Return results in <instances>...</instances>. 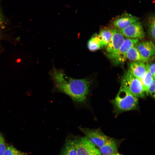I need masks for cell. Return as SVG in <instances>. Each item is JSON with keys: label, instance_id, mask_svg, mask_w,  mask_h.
<instances>
[{"label": "cell", "instance_id": "cell-8", "mask_svg": "<svg viewBox=\"0 0 155 155\" xmlns=\"http://www.w3.org/2000/svg\"><path fill=\"white\" fill-rule=\"evenodd\" d=\"M124 36L128 38L142 39L144 37L145 33L142 25L138 21L126 28L118 30Z\"/></svg>", "mask_w": 155, "mask_h": 155}, {"label": "cell", "instance_id": "cell-22", "mask_svg": "<svg viewBox=\"0 0 155 155\" xmlns=\"http://www.w3.org/2000/svg\"><path fill=\"white\" fill-rule=\"evenodd\" d=\"M149 94H150L152 97H155V80L153 81L150 85L148 90Z\"/></svg>", "mask_w": 155, "mask_h": 155}, {"label": "cell", "instance_id": "cell-9", "mask_svg": "<svg viewBox=\"0 0 155 155\" xmlns=\"http://www.w3.org/2000/svg\"><path fill=\"white\" fill-rule=\"evenodd\" d=\"M139 19V18L125 12L114 18L111 24L113 29L119 30L138 21Z\"/></svg>", "mask_w": 155, "mask_h": 155}, {"label": "cell", "instance_id": "cell-16", "mask_svg": "<svg viewBox=\"0 0 155 155\" xmlns=\"http://www.w3.org/2000/svg\"><path fill=\"white\" fill-rule=\"evenodd\" d=\"M155 79L152 75L148 71L143 78L140 80L145 95H148L149 87Z\"/></svg>", "mask_w": 155, "mask_h": 155}, {"label": "cell", "instance_id": "cell-6", "mask_svg": "<svg viewBox=\"0 0 155 155\" xmlns=\"http://www.w3.org/2000/svg\"><path fill=\"white\" fill-rule=\"evenodd\" d=\"M79 128L91 142L99 148L104 145L108 138L98 129H90L85 127Z\"/></svg>", "mask_w": 155, "mask_h": 155}, {"label": "cell", "instance_id": "cell-5", "mask_svg": "<svg viewBox=\"0 0 155 155\" xmlns=\"http://www.w3.org/2000/svg\"><path fill=\"white\" fill-rule=\"evenodd\" d=\"M74 141L78 155H101L99 150L86 137Z\"/></svg>", "mask_w": 155, "mask_h": 155}, {"label": "cell", "instance_id": "cell-24", "mask_svg": "<svg viewBox=\"0 0 155 155\" xmlns=\"http://www.w3.org/2000/svg\"><path fill=\"white\" fill-rule=\"evenodd\" d=\"M112 155H122L119 153H115V154H113Z\"/></svg>", "mask_w": 155, "mask_h": 155}, {"label": "cell", "instance_id": "cell-18", "mask_svg": "<svg viewBox=\"0 0 155 155\" xmlns=\"http://www.w3.org/2000/svg\"><path fill=\"white\" fill-rule=\"evenodd\" d=\"M29 152H26L19 150L13 146L9 145L7 146L2 155H28Z\"/></svg>", "mask_w": 155, "mask_h": 155}, {"label": "cell", "instance_id": "cell-7", "mask_svg": "<svg viewBox=\"0 0 155 155\" xmlns=\"http://www.w3.org/2000/svg\"><path fill=\"white\" fill-rule=\"evenodd\" d=\"M139 40L138 39H125L115 57L112 61L114 64L117 65L123 64L127 59L126 55L129 50L136 45Z\"/></svg>", "mask_w": 155, "mask_h": 155}, {"label": "cell", "instance_id": "cell-11", "mask_svg": "<svg viewBox=\"0 0 155 155\" xmlns=\"http://www.w3.org/2000/svg\"><path fill=\"white\" fill-rule=\"evenodd\" d=\"M128 70L140 80L144 76L147 70L145 63L140 61H132Z\"/></svg>", "mask_w": 155, "mask_h": 155}, {"label": "cell", "instance_id": "cell-1", "mask_svg": "<svg viewBox=\"0 0 155 155\" xmlns=\"http://www.w3.org/2000/svg\"><path fill=\"white\" fill-rule=\"evenodd\" d=\"M53 84V91L65 94L78 107H85L92 81L90 78L75 79L67 75L63 70L53 68L49 73Z\"/></svg>", "mask_w": 155, "mask_h": 155}, {"label": "cell", "instance_id": "cell-3", "mask_svg": "<svg viewBox=\"0 0 155 155\" xmlns=\"http://www.w3.org/2000/svg\"><path fill=\"white\" fill-rule=\"evenodd\" d=\"M121 86L138 98H144L145 94L141 80L133 75L128 70L121 80Z\"/></svg>", "mask_w": 155, "mask_h": 155}, {"label": "cell", "instance_id": "cell-13", "mask_svg": "<svg viewBox=\"0 0 155 155\" xmlns=\"http://www.w3.org/2000/svg\"><path fill=\"white\" fill-rule=\"evenodd\" d=\"M88 49L94 52L104 47L98 34H95L89 40L87 43Z\"/></svg>", "mask_w": 155, "mask_h": 155}, {"label": "cell", "instance_id": "cell-2", "mask_svg": "<svg viewBox=\"0 0 155 155\" xmlns=\"http://www.w3.org/2000/svg\"><path fill=\"white\" fill-rule=\"evenodd\" d=\"M111 102L116 114L136 110L138 108V98L121 86L115 97Z\"/></svg>", "mask_w": 155, "mask_h": 155}, {"label": "cell", "instance_id": "cell-25", "mask_svg": "<svg viewBox=\"0 0 155 155\" xmlns=\"http://www.w3.org/2000/svg\"><path fill=\"white\" fill-rule=\"evenodd\" d=\"M0 36H1V35H0Z\"/></svg>", "mask_w": 155, "mask_h": 155}, {"label": "cell", "instance_id": "cell-14", "mask_svg": "<svg viewBox=\"0 0 155 155\" xmlns=\"http://www.w3.org/2000/svg\"><path fill=\"white\" fill-rule=\"evenodd\" d=\"M135 45L131 47L127 52V59L132 61H140L146 63V61L142 56Z\"/></svg>", "mask_w": 155, "mask_h": 155}, {"label": "cell", "instance_id": "cell-10", "mask_svg": "<svg viewBox=\"0 0 155 155\" xmlns=\"http://www.w3.org/2000/svg\"><path fill=\"white\" fill-rule=\"evenodd\" d=\"M135 46L142 56L146 62L154 58L155 47L152 41L138 42Z\"/></svg>", "mask_w": 155, "mask_h": 155}, {"label": "cell", "instance_id": "cell-20", "mask_svg": "<svg viewBox=\"0 0 155 155\" xmlns=\"http://www.w3.org/2000/svg\"><path fill=\"white\" fill-rule=\"evenodd\" d=\"M153 58L147 61L145 64L147 70L149 71L155 78V63Z\"/></svg>", "mask_w": 155, "mask_h": 155}, {"label": "cell", "instance_id": "cell-19", "mask_svg": "<svg viewBox=\"0 0 155 155\" xmlns=\"http://www.w3.org/2000/svg\"><path fill=\"white\" fill-rule=\"evenodd\" d=\"M148 23V32L149 36L154 40L155 36V24L154 17H150Z\"/></svg>", "mask_w": 155, "mask_h": 155}, {"label": "cell", "instance_id": "cell-21", "mask_svg": "<svg viewBox=\"0 0 155 155\" xmlns=\"http://www.w3.org/2000/svg\"><path fill=\"white\" fill-rule=\"evenodd\" d=\"M6 146L5 138L0 132V155H2L6 149Z\"/></svg>", "mask_w": 155, "mask_h": 155}, {"label": "cell", "instance_id": "cell-12", "mask_svg": "<svg viewBox=\"0 0 155 155\" xmlns=\"http://www.w3.org/2000/svg\"><path fill=\"white\" fill-rule=\"evenodd\" d=\"M117 146L116 142L112 138L108 137L104 145L100 148L101 154L103 155H112L116 153Z\"/></svg>", "mask_w": 155, "mask_h": 155}, {"label": "cell", "instance_id": "cell-17", "mask_svg": "<svg viewBox=\"0 0 155 155\" xmlns=\"http://www.w3.org/2000/svg\"><path fill=\"white\" fill-rule=\"evenodd\" d=\"M98 35L104 47H105L112 36L111 29L107 28L103 29L100 30Z\"/></svg>", "mask_w": 155, "mask_h": 155}, {"label": "cell", "instance_id": "cell-15", "mask_svg": "<svg viewBox=\"0 0 155 155\" xmlns=\"http://www.w3.org/2000/svg\"><path fill=\"white\" fill-rule=\"evenodd\" d=\"M61 155H78L74 140H69L66 141Z\"/></svg>", "mask_w": 155, "mask_h": 155}, {"label": "cell", "instance_id": "cell-4", "mask_svg": "<svg viewBox=\"0 0 155 155\" xmlns=\"http://www.w3.org/2000/svg\"><path fill=\"white\" fill-rule=\"evenodd\" d=\"M111 30L112 36L105 47V54L112 61L115 57L125 38L118 30L113 28Z\"/></svg>", "mask_w": 155, "mask_h": 155}, {"label": "cell", "instance_id": "cell-23", "mask_svg": "<svg viewBox=\"0 0 155 155\" xmlns=\"http://www.w3.org/2000/svg\"><path fill=\"white\" fill-rule=\"evenodd\" d=\"M3 17L1 10L0 9V26L2 25L3 20Z\"/></svg>", "mask_w": 155, "mask_h": 155}]
</instances>
